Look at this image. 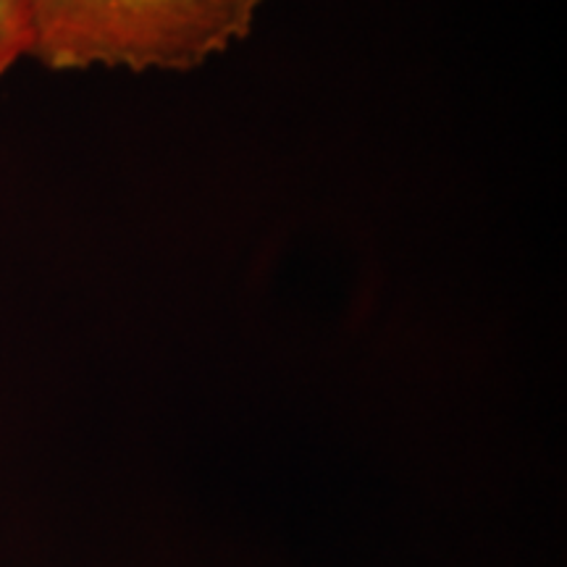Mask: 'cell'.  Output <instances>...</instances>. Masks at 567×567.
<instances>
[{
    "instance_id": "obj_1",
    "label": "cell",
    "mask_w": 567,
    "mask_h": 567,
    "mask_svg": "<svg viewBox=\"0 0 567 567\" xmlns=\"http://www.w3.org/2000/svg\"><path fill=\"white\" fill-rule=\"evenodd\" d=\"M32 53L55 71H187L250 34L266 0H24Z\"/></svg>"
},
{
    "instance_id": "obj_2",
    "label": "cell",
    "mask_w": 567,
    "mask_h": 567,
    "mask_svg": "<svg viewBox=\"0 0 567 567\" xmlns=\"http://www.w3.org/2000/svg\"><path fill=\"white\" fill-rule=\"evenodd\" d=\"M32 53V27L24 0H0V76Z\"/></svg>"
}]
</instances>
